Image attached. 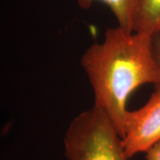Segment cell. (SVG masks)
Here are the masks:
<instances>
[{
	"mask_svg": "<svg viewBox=\"0 0 160 160\" xmlns=\"http://www.w3.org/2000/svg\"><path fill=\"white\" fill-rule=\"evenodd\" d=\"M80 62L94 93L93 106L108 117L122 138L130 96L140 86L160 82L152 37L119 26L108 28L101 42L86 50Z\"/></svg>",
	"mask_w": 160,
	"mask_h": 160,
	"instance_id": "cell-1",
	"label": "cell"
},
{
	"mask_svg": "<svg viewBox=\"0 0 160 160\" xmlns=\"http://www.w3.org/2000/svg\"><path fill=\"white\" fill-rule=\"evenodd\" d=\"M69 160H128L122 138L107 115L93 106L72 120L64 139Z\"/></svg>",
	"mask_w": 160,
	"mask_h": 160,
	"instance_id": "cell-2",
	"label": "cell"
},
{
	"mask_svg": "<svg viewBox=\"0 0 160 160\" xmlns=\"http://www.w3.org/2000/svg\"><path fill=\"white\" fill-rule=\"evenodd\" d=\"M160 141V92L154 91L144 106L128 111L122 145L126 157L147 152Z\"/></svg>",
	"mask_w": 160,
	"mask_h": 160,
	"instance_id": "cell-3",
	"label": "cell"
},
{
	"mask_svg": "<svg viewBox=\"0 0 160 160\" xmlns=\"http://www.w3.org/2000/svg\"><path fill=\"white\" fill-rule=\"evenodd\" d=\"M96 2L108 7L117 19L118 26L128 31H133L141 0H78L82 8H88Z\"/></svg>",
	"mask_w": 160,
	"mask_h": 160,
	"instance_id": "cell-4",
	"label": "cell"
},
{
	"mask_svg": "<svg viewBox=\"0 0 160 160\" xmlns=\"http://www.w3.org/2000/svg\"><path fill=\"white\" fill-rule=\"evenodd\" d=\"M133 31L151 37L160 33V0H141Z\"/></svg>",
	"mask_w": 160,
	"mask_h": 160,
	"instance_id": "cell-5",
	"label": "cell"
},
{
	"mask_svg": "<svg viewBox=\"0 0 160 160\" xmlns=\"http://www.w3.org/2000/svg\"><path fill=\"white\" fill-rule=\"evenodd\" d=\"M152 45H153V51L154 55L156 62L160 71V33H156L152 36ZM156 91L160 92V82L154 86Z\"/></svg>",
	"mask_w": 160,
	"mask_h": 160,
	"instance_id": "cell-6",
	"label": "cell"
},
{
	"mask_svg": "<svg viewBox=\"0 0 160 160\" xmlns=\"http://www.w3.org/2000/svg\"><path fill=\"white\" fill-rule=\"evenodd\" d=\"M145 160H160V141L147 152Z\"/></svg>",
	"mask_w": 160,
	"mask_h": 160,
	"instance_id": "cell-7",
	"label": "cell"
}]
</instances>
